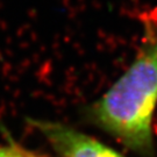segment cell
I'll use <instances>...</instances> for the list:
<instances>
[{
  "label": "cell",
  "mask_w": 157,
  "mask_h": 157,
  "mask_svg": "<svg viewBox=\"0 0 157 157\" xmlns=\"http://www.w3.org/2000/svg\"><path fill=\"white\" fill-rule=\"evenodd\" d=\"M6 137L8 140V146L0 147V157H30L29 149H26L17 143L11 136H8L7 133Z\"/></svg>",
  "instance_id": "3957f363"
},
{
  "label": "cell",
  "mask_w": 157,
  "mask_h": 157,
  "mask_svg": "<svg viewBox=\"0 0 157 157\" xmlns=\"http://www.w3.org/2000/svg\"><path fill=\"white\" fill-rule=\"evenodd\" d=\"M29 156L30 157H48L45 155H42V154H39V152H34L32 150H29Z\"/></svg>",
  "instance_id": "277c9868"
},
{
  "label": "cell",
  "mask_w": 157,
  "mask_h": 157,
  "mask_svg": "<svg viewBox=\"0 0 157 157\" xmlns=\"http://www.w3.org/2000/svg\"><path fill=\"white\" fill-rule=\"evenodd\" d=\"M59 157H126L104 142L59 121L27 119Z\"/></svg>",
  "instance_id": "7a4b0ae2"
},
{
  "label": "cell",
  "mask_w": 157,
  "mask_h": 157,
  "mask_svg": "<svg viewBox=\"0 0 157 157\" xmlns=\"http://www.w3.org/2000/svg\"><path fill=\"white\" fill-rule=\"evenodd\" d=\"M143 33L134 58L83 117L140 157H156L152 119L157 107V14H142Z\"/></svg>",
  "instance_id": "6da1fadb"
}]
</instances>
